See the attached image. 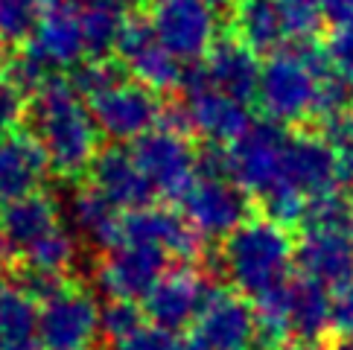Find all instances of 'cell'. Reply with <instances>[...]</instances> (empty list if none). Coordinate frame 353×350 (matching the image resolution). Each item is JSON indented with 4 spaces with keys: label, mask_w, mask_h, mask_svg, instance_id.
Here are the masks:
<instances>
[{
    "label": "cell",
    "mask_w": 353,
    "mask_h": 350,
    "mask_svg": "<svg viewBox=\"0 0 353 350\" xmlns=\"http://www.w3.org/2000/svg\"><path fill=\"white\" fill-rule=\"evenodd\" d=\"M292 248L286 228L266 216H248L222 243V278L231 280L245 301L260 304L289 286Z\"/></svg>",
    "instance_id": "obj_2"
},
{
    "label": "cell",
    "mask_w": 353,
    "mask_h": 350,
    "mask_svg": "<svg viewBox=\"0 0 353 350\" xmlns=\"http://www.w3.org/2000/svg\"><path fill=\"white\" fill-rule=\"evenodd\" d=\"M59 3H70L73 6V3H85V0H59Z\"/></svg>",
    "instance_id": "obj_44"
},
{
    "label": "cell",
    "mask_w": 353,
    "mask_h": 350,
    "mask_svg": "<svg viewBox=\"0 0 353 350\" xmlns=\"http://www.w3.org/2000/svg\"><path fill=\"white\" fill-rule=\"evenodd\" d=\"M141 327H146V312L134 301L108 298V304L99 309V333H103L111 344L129 339V336H134Z\"/></svg>",
    "instance_id": "obj_32"
},
{
    "label": "cell",
    "mask_w": 353,
    "mask_h": 350,
    "mask_svg": "<svg viewBox=\"0 0 353 350\" xmlns=\"http://www.w3.org/2000/svg\"><path fill=\"white\" fill-rule=\"evenodd\" d=\"M27 105H30V99L23 96L21 88L0 68V137L18 132L21 120L27 117Z\"/></svg>",
    "instance_id": "obj_34"
},
{
    "label": "cell",
    "mask_w": 353,
    "mask_h": 350,
    "mask_svg": "<svg viewBox=\"0 0 353 350\" xmlns=\"http://www.w3.org/2000/svg\"><path fill=\"white\" fill-rule=\"evenodd\" d=\"M6 292V274H3V269H0V295Z\"/></svg>",
    "instance_id": "obj_43"
},
{
    "label": "cell",
    "mask_w": 353,
    "mask_h": 350,
    "mask_svg": "<svg viewBox=\"0 0 353 350\" xmlns=\"http://www.w3.org/2000/svg\"><path fill=\"white\" fill-rule=\"evenodd\" d=\"M56 228H61L59 205L44 193L23 196L18 202L0 207V245L6 254L27 257Z\"/></svg>",
    "instance_id": "obj_18"
},
{
    "label": "cell",
    "mask_w": 353,
    "mask_h": 350,
    "mask_svg": "<svg viewBox=\"0 0 353 350\" xmlns=\"http://www.w3.org/2000/svg\"><path fill=\"white\" fill-rule=\"evenodd\" d=\"M0 254H6V251H3V245H0Z\"/></svg>",
    "instance_id": "obj_47"
},
{
    "label": "cell",
    "mask_w": 353,
    "mask_h": 350,
    "mask_svg": "<svg viewBox=\"0 0 353 350\" xmlns=\"http://www.w3.org/2000/svg\"><path fill=\"white\" fill-rule=\"evenodd\" d=\"M3 47H6V44H3V39H0V61H3Z\"/></svg>",
    "instance_id": "obj_45"
},
{
    "label": "cell",
    "mask_w": 353,
    "mask_h": 350,
    "mask_svg": "<svg viewBox=\"0 0 353 350\" xmlns=\"http://www.w3.org/2000/svg\"><path fill=\"white\" fill-rule=\"evenodd\" d=\"M187 225L201 240L231 236L248 219V196L234 181H208L196 178L181 198Z\"/></svg>",
    "instance_id": "obj_14"
},
{
    "label": "cell",
    "mask_w": 353,
    "mask_h": 350,
    "mask_svg": "<svg viewBox=\"0 0 353 350\" xmlns=\"http://www.w3.org/2000/svg\"><path fill=\"white\" fill-rule=\"evenodd\" d=\"M77 12L85 59H111V53H117V41L125 21H129L125 3H120V0H85Z\"/></svg>",
    "instance_id": "obj_25"
},
{
    "label": "cell",
    "mask_w": 353,
    "mask_h": 350,
    "mask_svg": "<svg viewBox=\"0 0 353 350\" xmlns=\"http://www.w3.org/2000/svg\"><path fill=\"white\" fill-rule=\"evenodd\" d=\"M301 228L327 231V234H353V198L345 193H327V196L307 198Z\"/></svg>",
    "instance_id": "obj_28"
},
{
    "label": "cell",
    "mask_w": 353,
    "mask_h": 350,
    "mask_svg": "<svg viewBox=\"0 0 353 350\" xmlns=\"http://www.w3.org/2000/svg\"><path fill=\"white\" fill-rule=\"evenodd\" d=\"M324 50H327V59H330V68L336 76L353 82V23L336 27L330 32V39H327Z\"/></svg>",
    "instance_id": "obj_35"
},
{
    "label": "cell",
    "mask_w": 353,
    "mask_h": 350,
    "mask_svg": "<svg viewBox=\"0 0 353 350\" xmlns=\"http://www.w3.org/2000/svg\"><path fill=\"white\" fill-rule=\"evenodd\" d=\"M175 108H179L184 134L193 132L205 137V143L210 146H231L251 126L248 105L219 94L216 88H199L193 94H184V103Z\"/></svg>",
    "instance_id": "obj_15"
},
{
    "label": "cell",
    "mask_w": 353,
    "mask_h": 350,
    "mask_svg": "<svg viewBox=\"0 0 353 350\" xmlns=\"http://www.w3.org/2000/svg\"><path fill=\"white\" fill-rule=\"evenodd\" d=\"M321 15L333 23V30L347 27L353 23V0H321Z\"/></svg>",
    "instance_id": "obj_39"
},
{
    "label": "cell",
    "mask_w": 353,
    "mask_h": 350,
    "mask_svg": "<svg viewBox=\"0 0 353 350\" xmlns=\"http://www.w3.org/2000/svg\"><path fill=\"white\" fill-rule=\"evenodd\" d=\"M91 120L99 134H105L108 141L123 143V141H137L146 132L161 126L163 120V99L152 88L141 82H120L111 91L94 96L88 103Z\"/></svg>",
    "instance_id": "obj_6"
},
{
    "label": "cell",
    "mask_w": 353,
    "mask_h": 350,
    "mask_svg": "<svg viewBox=\"0 0 353 350\" xmlns=\"http://www.w3.org/2000/svg\"><path fill=\"white\" fill-rule=\"evenodd\" d=\"M125 79H129V73H125V68L114 59H82L79 65L70 68V76H68L70 88L82 99H88V103Z\"/></svg>",
    "instance_id": "obj_29"
},
{
    "label": "cell",
    "mask_w": 353,
    "mask_h": 350,
    "mask_svg": "<svg viewBox=\"0 0 353 350\" xmlns=\"http://www.w3.org/2000/svg\"><path fill=\"white\" fill-rule=\"evenodd\" d=\"M77 260H79V240H77V234L65 228V225L56 228L39 248H32V251L23 257L27 266L53 271V274H65V278H68V271L77 266Z\"/></svg>",
    "instance_id": "obj_30"
},
{
    "label": "cell",
    "mask_w": 353,
    "mask_h": 350,
    "mask_svg": "<svg viewBox=\"0 0 353 350\" xmlns=\"http://www.w3.org/2000/svg\"><path fill=\"white\" fill-rule=\"evenodd\" d=\"M330 307L333 295L330 289L312 283L307 278L289 280L286 289V324L289 333L304 342H315L330 330Z\"/></svg>",
    "instance_id": "obj_24"
},
{
    "label": "cell",
    "mask_w": 353,
    "mask_h": 350,
    "mask_svg": "<svg viewBox=\"0 0 353 350\" xmlns=\"http://www.w3.org/2000/svg\"><path fill=\"white\" fill-rule=\"evenodd\" d=\"M120 243L158 248L161 254L175 257L181 266H199L201 254H205L201 236L187 225V219L170 207H155V205L129 210L123 216Z\"/></svg>",
    "instance_id": "obj_9"
},
{
    "label": "cell",
    "mask_w": 353,
    "mask_h": 350,
    "mask_svg": "<svg viewBox=\"0 0 353 350\" xmlns=\"http://www.w3.org/2000/svg\"><path fill=\"white\" fill-rule=\"evenodd\" d=\"M330 327L339 336H353V286L339 289L330 307Z\"/></svg>",
    "instance_id": "obj_37"
},
{
    "label": "cell",
    "mask_w": 353,
    "mask_h": 350,
    "mask_svg": "<svg viewBox=\"0 0 353 350\" xmlns=\"http://www.w3.org/2000/svg\"><path fill=\"white\" fill-rule=\"evenodd\" d=\"M330 350H353V336H339L330 344Z\"/></svg>",
    "instance_id": "obj_41"
},
{
    "label": "cell",
    "mask_w": 353,
    "mask_h": 350,
    "mask_svg": "<svg viewBox=\"0 0 353 350\" xmlns=\"http://www.w3.org/2000/svg\"><path fill=\"white\" fill-rule=\"evenodd\" d=\"M47 172V158L30 132L0 137V207L39 193Z\"/></svg>",
    "instance_id": "obj_20"
},
{
    "label": "cell",
    "mask_w": 353,
    "mask_h": 350,
    "mask_svg": "<svg viewBox=\"0 0 353 350\" xmlns=\"http://www.w3.org/2000/svg\"><path fill=\"white\" fill-rule=\"evenodd\" d=\"M88 175H91V187L105 196L111 205H114L117 210H137V207H146L149 198H152V187H149V181L143 178V172L137 169L134 158L129 149H120V146H108L103 149L97 158L91 169H88Z\"/></svg>",
    "instance_id": "obj_19"
},
{
    "label": "cell",
    "mask_w": 353,
    "mask_h": 350,
    "mask_svg": "<svg viewBox=\"0 0 353 350\" xmlns=\"http://www.w3.org/2000/svg\"><path fill=\"white\" fill-rule=\"evenodd\" d=\"M201 68L208 73L210 88H216L219 94L248 103L257 96V85H260V61L257 53L239 41V39H222L210 47V53L201 61Z\"/></svg>",
    "instance_id": "obj_22"
},
{
    "label": "cell",
    "mask_w": 353,
    "mask_h": 350,
    "mask_svg": "<svg viewBox=\"0 0 353 350\" xmlns=\"http://www.w3.org/2000/svg\"><path fill=\"white\" fill-rule=\"evenodd\" d=\"M254 307L243 295L213 289L196 318L190 342L205 350H245L254 336Z\"/></svg>",
    "instance_id": "obj_16"
},
{
    "label": "cell",
    "mask_w": 353,
    "mask_h": 350,
    "mask_svg": "<svg viewBox=\"0 0 353 350\" xmlns=\"http://www.w3.org/2000/svg\"><path fill=\"white\" fill-rule=\"evenodd\" d=\"M289 134L283 126L272 120L251 123L248 132L228 146V169L231 181L245 196H266L281 184L283 175V152H286Z\"/></svg>",
    "instance_id": "obj_5"
},
{
    "label": "cell",
    "mask_w": 353,
    "mask_h": 350,
    "mask_svg": "<svg viewBox=\"0 0 353 350\" xmlns=\"http://www.w3.org/2000/svg\"><path fill=\"white\" fill-rule=\"evenodd\" d=\"M286 350H327V347L315 344V342H301V344H295V347H286Z\"/></svg>",
    "instance_id": "obj_42"
},
{
    "label": "cell",
    "mask_w": 353,
    "mask_h": 350,
    "mask_svg": "<svg viewBox=\"0 0 353 350\" xmlns=\"http://www.w3.org/2000/svg\"><path fill=\"white\" fill-rule=\"evenodd\" d=\"M234 39L243 41L251 53H281L286 41V23L274 0H236L231 9Z\"/></svg>",
    "instance_id": "obj_23"
},
{
    "label": "cell",
    "mask_w": 353,
    "mask_h": 350,
    "mask_svg": "<svg viewBox=\"0 0 353 350\" xmlns=\"http://www.w3.org/2000/svg\"><path fill=\"white\" fill-rule=\"evenodd\" d=\"M111 350H181V344L172 333L146 324V327H141L134 336H129V339L111 344Z\"/></svg>",
    "instance_id": "obj_36"
},
{
    "label": "cell",
    "mask_w": 353,
    "mask_h": 350,
    "mask_svg": "<svg viewBox=\"0 0 353 350\" xmlns=\"http://www.w3.org/2000/svg\"><path fill=\"white\" fill-rule=\"evenodd\" d=\"M117 56H120V65L125 68V73L134 76L141 85L152 88L155 94L175 91V88L181 85V76H184L181 61L170 56L167 47L158 41L149 18L132 15L125 21L123 35L117 41Z\"/></svg>",
    "instance_id": "obj_13"
},
{
    "label": "cell",
    "mask_w": 353,
    "mask_h": 350,
    "mask_svg": "<svg viewBox=\"0 0 353 350\" xmlns=\"http://www.w3.org/2000/svg\"><path fill=\"white\" fill-rule=\"evenodd\" d=\"M321 137H327V141H330L339 152L353 155V108H350V114L342 123H333V126L321 129Z\"/></svg>",
    "instance_id": "obj_38"
},
{
    "label": "cell",
    "mask_w": 353,
    "mask_h": 350,
    "mask_svg": "<svg viewBox=\"0 0 353 350\" xmlns=\"http://www.w3.org/2000/svg\"><path fill=\"white\" fill-rule=\"evenodd\" d=\"M129 152L152 187V193L181 198L196 181V149L184 132L167 126V123L137 137Z\"/></svg>",
    "instance_id": "obj_4"
},
{
    "label": "cell",
    "mask_w": 353,
    "mask_h": 350,
    "mask_svg": "<svg viewBox=\"0 0 353 350\" xmlns=\"http://www.w3.org/2000/svg\"><path fill=\"white\" fill-rule=\"evenodd\" d=\"M210 12H228V9H234L236 6V0H201Z\"/></svg>",
    "instance_id": "obj_40"
},
{
    "label": "cell",
    "mask_w": 353,
    "mask_h": 350,
    "mask_svg": "<svg viewBox=\"0 0 353 350\" xmlns=\"http://www.w3.org/2000/svg\"><path fill=\"white\" fill-rule=\"evenodd\" d=\"M213 289L216 286L196 266H175L170 271H163V278L155 283V289L146 295L143 312L152 321V327L175 336L199 318V312Z\"/></svg>",
    "instance_id": "obj_12"
},
{
    "label": "cell",
    "mask_w": 353,
    "mask_h": 350,
    "mask_svg": "<svg viewBox=\"0 0 353 350\" xmlns=\"http://www.w3.org/2000/svg\"><path fill=\"white\" fill-rule=\"evenodd\" d=\"M30 134L41 146L50 172L61 178H82L99 155V132L82 96L68 79H50L27 105Z\"/></svg>",
    "instance_id": "obj_1"
},
{
    "label": "cell",
    "mask_w": 353,
    "mask_h": 350,
    "mask_svg": "<svg viewBox=\"0 0 353 350\" xmlns=\"http://www.w3.org/2000/svg\"><path fill=\"white\" fill-rule=\"evenodd\" d=\"M99 336V307L94 295L70 283L39 307V347L88 350Z\"/></svg>",
    "instance_id": "obj_7"
},
{
    "label": "cell",
    "mask_w": 353,
    "mask_h": 350,
    "mask_svg": "<svg viewBox=\"0 0 353 350\" xmlns=\"http://www.w3.org/2000/svg\"><path fill=\"white\" fill-rule=\"evenodd\" d=\"M0 350H39V307L15 289L0 295Z\"/></svg>",
    "instance_id": "obj_27"
},
{
    "label": "cell",
    "mask_w": 353,
    "mask_h": 350,
    "mask_svg": "<svg viewBox=\"0 0 353 350\" xmlns=\"http://www.w3.org/2000/svg\"><path fill=\"white\" fill-rule=\"evenodd\" d=\"M149 23L167 53L179 61H199L216 44V12L201 0H155Z\"/></svg>",
    "instance_id": "obj_8"
},
{
    "label": "cell",
    "mask_w": 353,
    "mask_h": 350,
    "mask_svg": "<svg viewBox=\"0 0 353 350\" xmlns=\"http://www.w3.org/2000/svg\"><path fill=\"white\" fill-rule=\"evenodd\" d=\"M70 210H73V225H77V231L85 243L103 248V251H111L114 245H120L123 216L94 187L77 190V196H73V202H70Z\"/></svg>",
    "instance_id": "obj_26"
},
{
    "label": "cell",
    "mask_w": 353,
    "mask_h": 350,
    "mask_svg": "<svg viewBox=\"0 0 353 350\" xmlns=\"http://www.w3.org/2000/svg\"><path fill=\"white\" fill-rule=\"evenodd\" d=\"M120 3H141V0H120Z\"/></svg>",
    "instance_id": "obj_46"
},
{
    "label": "cell",
    "mask_w": 353,
    "mask_h": 350,
    "mask_svg": "<svg viewBox=\"0 0 353 350\" xmlns=\"http://www.w3.org/2000/svg\"><path fill=\"white\" fill-rule=\"evenodd\" d=\"M319 82L321 79L301 61L292 47L281 50V53H272L260 68L257 103L266 111V120L277 126H295L312 117Z\"/></svg>",
    "instance_id": "obj_3"
},
{
    "label": "cell",
    "mask_w": 353,
    "mask_h": 350,
    "mask_svg": "<svg viewBox=\"0 0 353 350\" xmlns=\"http://www.w3.org/2000/svg\"><path fill=\"white\" fill-rule=\"evenodd\" d=\"M292 266L301 271V278L324 289H347L353 286V236L304 231L292 248Z\"/></svg>",
    "instance_id": "obj_17"
},
{
    "label": "cell",
    "mask_w": 353,
    "mask_h": 350,
    "mask_svg": "<svg viewBox=\"0 0 353 350\" xmlns=\"http://www.w3.org/2000/svg\"><path fill=\"white\" fill-rule=\"evenodd\" d=\"M44 9L47 0H0V39L3 44L30 41Z\"/></svg>",
    "instance_id": "obj_31"
},
{
    "label": "cell",
    "mask_w": 353,
    "mask_h": 350,
    "mask_svg": "<svg viewBox=\"0 0 353 350\" xmlns=\"http://www.w3.org/2000/svg\"><path fill=\"white\" fill-rule=\"evenodd\" d=\"M35 50L56 73L61 68H73L85 59L82 44V27H79V12L70 3H59V0H47V9L35 27L32 39L27 44Z\"/></svg>",
    "instance_id": "obj_21"
},
{
    "label": "cell",
    "mask_w": 353,
    "mask_h": 350,
    "mask_svg": "<svg viewBox=\"0 0 353 350\" xmlns=\"http://www.w3.org/2000/svg\"><path fill=\"white\" fill-rule=\"evenodd\" d=\"M281 184L304 198L342 193V155L321 134H295L286 141Z\"/></svg>",
    "instance_id": "obj_10"
},
{
    "label": "cell",
    "mask_w": 353,
    "mask_h": 350,
    "mask_svg": "<svg viewBox=\"0 0 353 350\" xmlns=\"http://www.w3.org/2000/svg\"><path fill=\"white\" fill-rule=\"evenodd\" d=\"M167 271V254L149 245L120 243L97 262V283L108 298L117 301H146L155 283Z\"/></svg>",
    "instance_id": "obj_11"
},
{
    "label": "cell",
    "mask_w": 353,
    "mask_h": 350,
    "mask_svg": "<svg viewBox=\"0 0 353 350\" xmlns=\"http://www.w3.org/2000/svg\"><path fill=\"white\" fill-rule=\"evenodd\" d=\"M277 9L283 15L286 32L295 35V41H307L312 39L321 27V0H274Z\"/></svg>",
    "instance_id": "obj_33"
}]
</instances>
